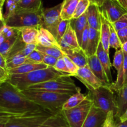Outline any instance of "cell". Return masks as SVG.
Listing matches in <instances>:
<instances>
[{
	"label": "cell",
	"mask_w": 127,
	"mask_h": 127,
	"mask_svg": "<svg viewBox=\"0 0 127 127\" xmlns=\"http://www.w3.org/2000/svg\"><path fill=\"white\" fill-rule=\"evenodd\" d=\"M59 45L61 49H81L78 43L76 34L71 26L70 23L68 25L64 36L59 42Z\"/></svg>",
	"instance_id": "14"
},
{
	"label": "cell",
	"mask_w": 127,
	"mask_h": 127,
	"mask_svg": "<svg viewBox=\"0 0 127 127\" xmlns=\"http://www.w3.org/2000/svg\"><path fill=\"white\" fill-rule=\"evenodd\" d=\"M6 127H27L26 126V125H24V124H21V122H18L16 119H15V117H14L11 118V119L7 122V123L6 124Z\"/></svg>",
	"instance_id": "46"
},
{
	"label": "cell",
	"mask_w": 127,
	"mask_h": 127,
	"mask_svg": "<svg viewBox=\"0 0 127 127\" xmlns=\"http://www.w3.org/2000/svg\"><path fill=\"white\" fill-rule=\"evenodd\" d=\"M119 123L117 122L115 115L113 112H109L107 115L106 119L103 124L102 127H117Z\"/></svg>",
	"instance_id": "38"
},
{
	"label": "cell",
	"mask_w": 127,
	"mask_h": 127,
	"mask_svg": "<svg viewBox=\"0 0 127 127\" xmlns=\"http://www.w3.org/2000/svg\"><path fill=\"white\" fill-rule=\"evenodd\" d=\"M21 92L29 100L54 114L62 111L64 104L71 96L35 89H26Z\"/></svg>",
	"instance_id": "3"
},
{
	"label": "cell",
	"mask_w": 127,
	"mask_h": 127,
	"mask_svg": "<svg viewBox=\"0 0 127 127\" xmlns=\"http://www.w3.org/2000/svg\"><path fill=\"white\" fill-rule=\"evenodd\" d=\"M86 97V95H84L81 92L73 95H71L69 99L64 104L62 110H68V109L76 107L85 100Z\"/></svg>",
	"instance_id": "28"
},
{
	"label": "cell",
	"mask_w": 127,
	"mask_h": 127,
	"mask_svg": "<svg viewBox=\"0 0 127 127\" xmlns=\"http://www.w3.org/2000/svg\"><path fill=\"white\" fill-rule=\"evenodd\" d=\"M1 33L3 34L4 37L6 38H11L15 35H17L19 33H20L19 31L16 28H12V27H8L7 26H5L4 28L2 29Z\"/></svg>",
	"instance_id": "40"
},
{
	"label": "cell",
	"mask_w": 127,
	"mask_h": 127,
	"mask_svg": "<svg viewBox=\"0 0 127 127\" xmlns=\"http://www.w3.org/2000/svg\"><path fill=\"white\" fill-rule=\"evenodd\" d=\"M119 4L127 11V0H118Z\"/></svg>",
	"instance_id": "51"
},
{
	"label": "cell",
	"mask_w": 127,
	"mask_h": 127,
	"mask_svg": "<svg viewBox=\"0 0 127 127\" xmlns=\"http://www.w3.org/2000/svg\"><path fill=\"white\" fill-rule=\"evenodd\" d=\"M112 1H116V2H118V0H112Z\"/></svg>",
	"instance_id": "61"
},
{
	"label": "cell",
	"mask_w": 127,
	"mask_h": 127,
	"mask_svg": "<svg viewBox=\"0 0 127 127\" xmlns=\"http://www.w3.org/2000/svg\"><path fill=\"white\" fill-rule=\"evenodd\" d=\"M9 78L8 71L0 67V81H6Z\"/></svg>",
	"instance_id": "48"
},
{
	"label": "cell",
	"mask_w": 127,
	"mask_h": 127,
	"mask_svg": "<svg viewBox=\"0 0 127 127\" xmlns=\"http://www.w3.org/2000/svg\"><path fill=\"white\" fill-rule=\"evenodd\" d=\"M127 120V110H126V112H125V113H124V115H122V116L120 117V118L119 119V123L120 122H125Z\"/></svg>",
	"instance_id": "52"
},
{
	"label": "cell",
	"mask_w": 127,
	"mask_h": 127,
	"mask_svg": "<svg viewBox=\"0 0 127 127\" xmlns=\"http://www.w3.org/2000/svg\"><path fill=\"white\" fill-rule=\"evenodd\" d=\"M110 38H109V44H110V47L115 48L116 50L120 49L122 47V43L120 42V39L118 37L117 33L116 31L114 29L112 25L110 23Z\"/></svg>",
	"instance_id": "31"
},
{
	"label": "cell",
	"mask_w": 127,
	"mask_h": 127,
	"mask_svg": "<svg viewBox=\"0 0 127 127\" xmlns=\"http://www.w3.org/2000/svg\"><path fill=\"white\" fill-rule=\"evenodd\" d=\"M42 11H29L17 10L4 19L6 26L19 29L26 27L40 28Z\"/></svg>",
	"instance_id": "6"
},
{
	"label": "cell",
	"mask_w": 127,
	"mask_h": 127,
	"mask_svg": "<svg viewBox=\"0 0 127 127\" xmlns=\"http://www.w3.org/2000/svg\"><path fill=\"white\" fill-rule=\"evenodd\" d=\"M36 50L40 52L43 54L46 55L51 56V57H53L55 58H57V59L64 55L62 50L61 48H57V47H47L37 45Z\"/></svg>",
	"instance_id": "29"
},
{
	"label": "cell",
	"mask_w": 127,
	"mask_h": 127,
	"mask_svg": "<svg viewBox=\"0 0 127 127\" xmlns=\"http://www.w3.org/2000/svg\"><path fill=\"white\" fill-rule=\"evenodd\" d=\"M44 54L39 51L35 50L31 54L26 57V60L24 64L27 63H42Z\"/></svg>",
	"instance_id": "34"
},
{
	"label": "cell",
	"mask_w": 127,
	"mask_h": 127,
	"mask_svg": "<svg viewBox=\"0 0 127 127\" xmlns=\"http://www.w3.org/2000/svg\"><path fill=\"white\" fill-rule=\"evenodd\" d=\"M88 21H87L86 12L82 15L79 17L77 19H72L70 21V25L72 28L74 29L76 34L77 38H78V43L81 47V39L83 33L86 27L88 25Z\"/></svg>",
	"instance_id": "23"
},
{
	"label": "cell",
	"mask_w": 127,
	"mask_h": 127,
	"mask_svg": "<svg viewBox=\"0 0 127 127\" xmlns=\"http://www.w3.org/2000/svg\"><path fill=\"white\" fill-rule=\"evenodd\" d=\"M27 89L46 91L52 93L73 95L81 92L79 87L74 84L70 76H62L56 79L30 86Z\"/></svg>",
	"instance_id": "4"
},
{
	"label": "cell",
	"mask_w": 127,
	"mask_h": 127,
	"mask_svg": "<svg viewBox=\"0 0 127 127\" xmlns=\"http://www.w3.org/2000/svg\"><path fill=\"white\" fill-rule=\"evenodd\" d=\"M74 77L80 81L89 91H93L100 87L105 86L104 83L91 71L88 64L82 68H79L78 73Z\"/></svg>",
	"instance_id": "10"
},
{
	"label": "cell",
	"mask_w": 127,
	"mask_h": 127,
	"mask_svg": "<svg viewBox=\"0 0 127 127\" xmlns=\"http://www.w3.org/2000/svg\"><path fill=\"white\" fill-rule=\"evenodd\" d=\"M100 11L110 24L116 22L122 16L127 13V10L122 7L119 2L112 0H105L100 7Z\"/></svg>",
	"instance_id": "9"
},
{
	"label": "cell",
	"mask_w": 127,
	"mask_h": 127,
	"mask_svg": "<svg viewBox=\"0 0 127 127\" xmlns=\"http://www.w3.org/2000/svg\"><path fill=\"white\" fill-rule=\"evenodd\" d=\"M5 26H6V23H5L4 19L0 20V33Z\"/></svg>",
	"instance_id": "54"
},
{
	"label": "cell",
	"mask_w": 127,
	"mask_h": 127,
	"mask_svg": "<svg viewBox=\"0 0 127 127\" xmlns=\"http://www.w3.org/2000/svg\"><path fill=\"white\" fill-rule=\"evenodd\" d=\"M116 99L118 110L115 119L119 120L120 117L122 116L127 110V84L123 86L117 91Z\"/></svg>",
	"instance_id": "18"
},
{
	"label": "cell",
	"mask_w": 127,
	"mask_h": 127,
	"mask_svg": "<svg viewBox=\"0 0 127 127\" xmlns=\"http://www.w3.org/2000/svg\"></svg>",
	"instance_id": "62"
},
{
	"label": "cell",
	"mask_w": 127,
	"mask_h": 127,
	"mask_svg": "<svg viewBox=\"0 0 127 127\" xmlns=\"http://www.w3.org/2000/svg\"><path fill=\"white\" fill-rule=\"evenodd\" d=\"M63 57H64V56H63ZM63 57L58 58V60H57V63H56L55 65L54 66L53 68H54L56 70L60 72H62V73H68V74H69V71H68V69H67L65 61H64V57Z\"/></svg>",
	"instance_id": "41"
},
{
	"label": "cell",
	"mask_w": 127,
	"mask_h": 127,
	"mask_svg": "<svg viewBox=\"0 0 127 127\" xmlns=\"http://www.w3.org/2000/svg\"><path fill=\"white\" fill-rule=\"evenodd\" d=\"M21 115H17V114H12V113L9 112L7 110H4V109L0 107V120L2 119H9L11 118L14 117L19 116Z\"/></svg>",
	"instance_id": "45"
},
{
	"label": "cell",
	"mask_w": 127,
	"mask_h": 127,
	"mask_svg": "<svg viewBox=\"0 0 127 127\" xmlns=\"http://www.w3.org/2000/svg\"><path fill=\"white\" fill-rule=\"evenodd\" d=\"M11 1H14V2H16V3L17 4L19 2H20V1H21V0H11Z\"/></svg>",
	"instance_id": "59"
},
{
	"label": "cell",
	"mask_w": 127,
	"mask_h": 127,
	"mask_svg": "<svg viewBox=\"0 0 127 127\" xmlns=\"http://www.w3.org/2000/svg\"><path fill=\"white\" fill-rule=\"evenodd\" d=\"M36 47H37V45L35 44H26L25 48H24L22 51L19 52L16 55L21 56V57H27V56L29 55L33 50H35L36 49Z\"/></svg>",
	"instance_id": "42"
},
{
	"label": "cell",
	"mask_w": 127,
	"mask_h": 127,
	"mask_svg": "<svg viewBox=\"0 0 127 127\" xmlns=\"http://www.w3.org/2000/svg\"><path fill=\"white\" fill-rule=\"evenodd\" d=\"M88 24L90 28L100 31L101 26V12L99 6L90 4L86 11Z\"/></svg>",
	"instance_id": "15"
},
{
	"label": "cell",
	"mask_w": 127,
	"mask_h": 127,
	"mask_svg": "<svg viewBox=\"0 0 127 127\" xmlns=\"http://www.w3.org/2000/svg\"><path fill=\"white\" fill-rule=\"evenodd\" d=\"M114 92L110 87L102 86L93 91H89L88 94L95 107L107 115L109 112H113L115 117L118 107Z\"/></svg>",
	"instance_id": "5"
},
{
	"label": "cell",
	"mask_w": 127,
	"mask_h": 127,
	"mask_svg": "<svg viewBox=\"0 0 127 127\" xmlns=\"http://www.w3.org/2000/svg\"><path fill=\"white\" fill-rule=\"evenodd\" d=\"M62 2L54 7L43 8L42 11V20L40 27L44 28L57 37V29L62 21L61 17Z\"/></svg>",
	"instance_id": "8"
},
{
	"label": "cell",
	"mask_w": 127,
	"mask_h": 127,
	"mask_svg": "<svg viewBox=\"0 0 127 127\" xmlns=\"http://www.w3.org/2000/svg\"><path fill=\"white\" fill-rule=\"evenodd\" d=\"M121 48L123 50V52H125V53H127V42H125V43H124V44L122 45Z\"/></svg>",
	"instance_id": "56"
},
{
	"label": "cell",
	"mask_w": 127,
	"mask_h": 127,
	"mask_svg": "<svg viewBox=\"0 0 127 127\" xmlns=\"http://www.w3.org/2000/svg\"><path fill=\"white\" fill-rule=\"evenodd\" d=\"M39 29L35 27H26L17 29L19 31L21 38L26 44H35L37 45Z\"/></svg>",
	"instance_id": "20"
},
{
	"label": "cell",
	"mask_w": 127,
	"mask_h": 127,
	"mask_svg": "<svg viewBox=\"0 0 127 127\" xmlns=\"http://www.w3.org/2000/svg\"><path fill=\"white\" fill-rule=\"evenodd\" d=\"M48 67L44 63H27L24 64L17 68H13L8 71L9 74H27L38 69H45Z\"/></svg>",
	"instance_id": "25"
},
{
	"label": "cell",
	"mask_w": 127,
	"mask_h": 127,
	"mask_svg": "<svg viewBox=\"0 0 127 127\" xmlns=\"http://www.w3.org/2000/svg\"><path fill=\"white\" fill-rule=\"evenodd\" d=\"M0 67L8 71L7 68V64H6V58L4 57V56L2 55L1 53H0Z\"/></svg>",
	"instance_id": "49"
},
{
	"label": "cell",
	"mask_w": 127,
	"mask_h": 127,
	"mask_svg": "<svg viewBox=\"0 0 127 127\" xmlns=\"http://www.w3.org/2000/svg\"><path fill=\"white\" fill-rule=\"evenodd\" d=\"M107 114L93 104L82 127H102Z\"/></svg>",
	"instance_id": "13"
},
{
	"label": "cell",
	"mask_w": 127,
	"mask_h": 127,
	"mask_svg": "<svg viewBox=\"0 0 127 127\" xmlns=\"http://www.w3.org/2000/svg\"><path fill=\"white\" fill-rule=\"evenodd\" d=\"M9 119H2V120H0V127H6V124L7 122L10 120Z\"/></svg>",
	"instance_id": "53"
},
{
	"label": "cell",
	"mask_w": 127,
	"mask_h": 127,
	"mask_svg": "<svg viewBox=\"0 0 127 127\" xmlns=\"http://www.w3.org/2000/svg\"><path fill=\"white\" fill-rule=\"evenodd\" d=\"M62 76H71L68 73L56 70L53 67L48 66L45 69H38L27 74H9L6 81L19 89L26 90L30 86L39 84L48 81L56 79Z\"/></svg>",
	"instance_id": "2"
},
{
	"label": "cell",
	"mask_w": 127,
	"mask_h": 127,
	"mask_svg": "<svg viewBox=\"0 0 127 127\" xmlns=\"http://www.w3.org/2000/svg\"><path fill=\"white\" fill-rule=\"evenodd\" d=\"M64 55L73 61L79 68L88 65V57L82 49H62Z\"/></svg>",
	"instance_id": "16"
},
{
	"label": "cell",
	"mask_w": 127,
	"mask_h": 127,
	"mask_svg": "<svg viewBox=\"0 0 127 127\" xmlns=\"http://www.w3.org/2000/svg\"><path fill=\"white\" fill-rule=\"evenodd\" d=\"M20 33L17 35H15L11 38H6L1 45H0V53L4 56L5 58L7 57L8 53L14 47V44L16 43V41L18 39Z\"/></svg>",
	"instance_id": "30"
},
{
	"label": "cell",
	"mask_w": 127,
	"mask_h": 127,
	"mask_svg": "<svg viewBox=\"0 0 127 127\" xmlns=\"http://www.w3.org/2000/svg\"><path fill=\"white\" fill-rule=\"evenodd\" d=\"M100 43L102 45L104 50L109 55L110 44L109 38L110 35V22L105 18L101 14V26H100Z\"/></svg>",
	"instance_id": "21"
},
{
	"label": "cell",
	"mask_w": 127,
	"mask_h": 127,
	"mask_svg": "<svg viewBox=\"0 0 127 127\" xmlns=\"http://www.w3.org/2000/svg\"><path fill=\"white\" fill-rule=\"evenodd\" d=\"M124 52L120 49L116 50L114 55V62L112 66L115 68L117 71V78L115 83L112 85V89L115 92L118 91L123 86L124 82Z\"/></svg>",
	"instance_id": "11"
},
{
	"label": "cell",
	"mask_w": 127,
	"mask_h": 127,
	"mask_svg": "<svg viewBox=\"0 0 127 127\" xmlns=\"http://www.w3.org/2000/svg\"><path fill=\"white\" fill-rule=\"evenodd\" d=\"M105 1V0H89L91 4H94L97 5V6H99V8L101 7Z\"/></svg>",
	"instance_id": "50"
},
{
	"label": "cell",
	"mask_w": 127,
	"mask_h": 127,
	"mask_svg": "<svg viewBox=\"0 0 127 127\" xmlns=\"http://www.w3.org/2000/svg\"><path fill=\"white\" fill-rule=\"evenodd\" d=\"M89 0H79L73 19H77L86 13L90 5Z\"/></svg>",
	"instance_id": "32"
},
{
	"label": "cell",
	"mask_w": 127,
	"mask_h": 127,
	"mask_svg": "<svg viewBox=\"0 0 127 127\" xmlns=\"http://www.w3.org/2000/svg\"><path fill=\"white\" fill-rule=\"evenodd\" d=\"M3 82H4V81H0V86L1 85V84H2V83H3Z\"/></svg>",
	"instance_id": "60"
},
{
	"label": "cell",
	"mask_w": 127,
	"mask_h": 127,
	"mask_svg": "<svg viewBox=\"0 0 127 127\" xmlns=\"http://www.w3.org/2000/svg\"><path fill=\"white\" fill-rule=\"evenodd\" d=\"M64 60L65 61L67 69H68L69 73L70 74L71 76H74L78 73V71L79 69V67L73 62L66 55H64Z\"/></svg>",
	"instance_id": "36"
},
{
	"label": "cell",
	"mask_w": 127,
	"mask_h": 127,
	"mask_svg": "<svg viewBox=\"0 0 127 127\" xmlns=\"http://www.w3.org/2000/svg\"><path fill=\"white\" fill-rule=\"evenodd\" d=\"M57 60H58L57 58H55L53 57L44 55V57H43V63L47 64L48 66L54 67L56 63H57Z\"/></svg>",
	"instance_id": "43"
},
{
	"label": "cell",
	"mask_w": 127,
	"mask_h": 127,
	"mask_svg": "<svg viewBox=\"0 0 127 127\" xmlns=\"http://www.w3.org/2000/svg\"><path fill=\"white\" fill-rule=\"evenodd\" d=\"M124 82L123 86L127 84V53L124 52Z\"/></svg>",
	"instance_id": "47"
},
{
	"label": "cell",
	"mask_w": 127,
	"mask_h": 127,
	"mask_svg": "<svg viewBox=\"0 0 127 127\" xmlns=\"http://www.w3.org/2000/svg\"><path fill=\"white\" fill-rule=\"evenodd\" d=\"M43 8L42 0H21L17 4L16 11H39Z\"/></svg>",
	"instance_id": "27"
},
{
	"label": "cell",
	"mask_w": 127,
	"mask_h": 127,
	"mask_svg": "<svg viewBox=\"0 0 127 127\" xmlns=\"http://www.w3.org/2000/svg\"><path fill=\"white\" fill-rule=\"evenodd\" d=\"M37 45L47 47H57L61 48L55 37L48 30L40 27L38 36Z\"/></svg>",
	"instance_id": "17"
},
{
	"label": "cell",
	"mask_w": 127,
	"mask_h": 127,
	"mask_svg": "<svg viewBox=\"0 0 127 127\" xmlns=\"http://www.w3.org/2000/svg\"><path fill=\"white\" fill-rule=\"evenodd\" d=\"M98 59L100 61L102 66L104 68V71L106 73L107 76L110 81V83L113 84L112 83V77L111 74V67L112 64L110 62V58H109V55L106 53L104 50V48L102 47V45L101 43H99V47H98L97 50L96 54Z\"/></svg>",
	"instance_id": "19"
},
{
	"label": "cell",
	"mask_w": 127,
	"mask_h": 127,
	"mask_svg": "<svg viewBox=\"0 0 127 127\" xmlns=\"http://www.w3.org/2000/svg\"><path fill=\"white\" fill-rule=\"evenodd\" d=\"M2 5H0V20H3L4 19V15L2 14Z\"/></svg>",
	"instance_id": "57"
},
{
	"label": "cell",
	"mask_w": 127,
	"mask_h": 127,
	"mask_svg": "<svg viewBox=\"0 0 127 127\" xmlns=\"http://www.w3.org/2000/svg\"><path fill=\"white\" fill-rule=\"evenodd\" d=\"M0 107L17 115L45 109L27 99L21 91L7 81L0 86Z\"/></svg>",
	"instance_id": "1"
},
{
	"label": "cell",
	"mask_w": 127,
	"mask_h": 127,
	"mask_svg": "<svg viewBox=\"0 0 127 127\" xmlns=\"http://www.w3.org/2000/svg\"><path fill=\"white\" fill-rule=\"evenodd\" d=\"M100 43V31L90 28L89 30V38L88 49L86 53L88 57L96 54L97 50Z\"/></svg>",
	"instance_id": "22"
},
{
	"label": "cell",
	"mask_w": 127,
	"mask_h": 127,
	"mask_svg": "<svg viewBox=\"0 0 127 127\" xmlns=\"http://www.w3.org/2000/svg\"><path fill=\"white\" fill-rule=\"evenodd\" d=\"M93 100L89 94L79 105L68 110H62V112L70 127H82L92 106Z\"/></svg>",
	"instance_id": "7"
},
{
	"label": "cell",
	"mask_w": 127,
	"mask_h": 127,
	"mask_svg": "<svg viewBox=\"0 0 127 127\" xmlns=\"http://www.w3.org/2000/svg\"><path fill=\"white\" fill-rule=\"evenodd\" d=\"M69 23H70V21H68V20H62L60 23L58 29H57V37H56V39L58 43L64 36Z\"/></svg>",
	"instance_id": "35"
},
{
	"label": "cell",
	"mask_w": 127,
	"mask_h": 127,
	"mask_svg": "<svg viewBox=\"0 0 127 127\" xmlns=\"http://www.w3.org/2000/svg\"><path fill=\"white\" fill-rule=\"evenodd\" d=\"M112 25L114 29L117 32L119 30L124 29L127 27V13L122 16L119 20L115 22L114 23L111 24Z\"/></svg>",
	"instance_id": "39"
},
{
	"label": "cell",
	"mask_w": 127,
	"mask_h": 127,
	"mask_svg": "<svg viewBox=\"0 0 127 127\" xmlns=\"http://www.w3.org/2000/svg\"><path fill=\"white\" fill-rule=\"evenodd\" d=\"M5 40H6V38H5L4 36L3 35V34L1 32V33H0V45H1Z\"/></svg>",
	"instance_id": "58"
},
{
	"label": "cell",
	"mask_w": 127,
	"mask_h": 127,
	"mask_svg": "<svg viewBox=\"0 0 127 127\" xmlns=\"http://www.w3.org/2000/svg\"><path fill=\"white\" fill-rule=\"evenodd\" d=\"M26 60V57H22L21 56H14L10 59L6 60L7 70H10L13 68L20 66L25 63Z\"/></svg>",
	"instance_id": "33"
},
{
	"label": "cell",
	"mask_w": 127,
	"mask_h": 127,
	"mask_svg": "<svg viewBox=\"0 0 127 127\" xmlns=\"http://www.w3.org/2000/svg\"><path fill=\"white\" fill-rule=\"evenodd\" d=\"M117 127H127V120L123 122L119 123Z\"/></svg>",
	"instance_id": "55"
},
{
	"label": "cell",
	"mask_w": 127,
	"mask_h": 127,
	"mask_svg": "<svg viewBox=\"0 0 127 127\" xmlns=\"http://www.w3.org/2000/svg\"><path fill=\"white\" fill-rule=\"evenodd\" d=\"M122 45L127 42V27L119 30L117 32Z\"/></svg>",
	"instance_id": "44"
},
{
	"label": "cell",
	"mask_w": 127,
	"mask_h": 127,
	"mask_svg": "<svg viewBox=\"0 0 127 127\" xmlns=\"http://www.w3.org/2000/svg\"><path fill=\"white\" fill-rule=\"evenodd\" d=\"M79 0H64L62 2L61 17L62 20L71 21L73 18Z\"/></svg>",
	"instance_id": "26"
},
{
	"label": "cell",
	"mask_w": 127,
	"mask_h": 127,
	"mask_svg": "<svg viewBox=\"0 0 127 127\" xmlns=\"http://www.w3.org/2000/svg\"><path fill=\"white\" fill-rule=\"evenodd\" d=\"M88 66L94 75L102 82L105 86L112 88V84L110 83L104 68L102 66L100 61L98 59L96 55L88 57Z\"/></svg>",
	"instance_id": "12"
},
{
	"label": "cell",
	"mask_w": 127,
	"mask_h": 127,
	"mask_svg": "<svg viewBox=\"0 0 127 127\" xmlns=\"http://www.w3.org/2000/svg\"><path fill=\"white\" fill-rule=\"evenodd\" d=\"M89 30H90V27H89V25H87L85 29L84 30V32L83 33V35H82V39H81V49L86 53L87 49H88V43H89Z\"/></svg>",
	"instance_id": "37"
},
{
	"label": "cell",
	"mask_w": 127,
	"mask_h": 127,
	"mask_svg": "<svg viewBox=\"0 0 127 127\" xmlns=\"http://www.w3.org/2000/svg\"><path fill=\"white\" fill-rule=\"evenodd\" d=\"M39 127H70L62 111L52 114Z\"/></svg>",
	"instance_id": "24"
}]
</instances>
